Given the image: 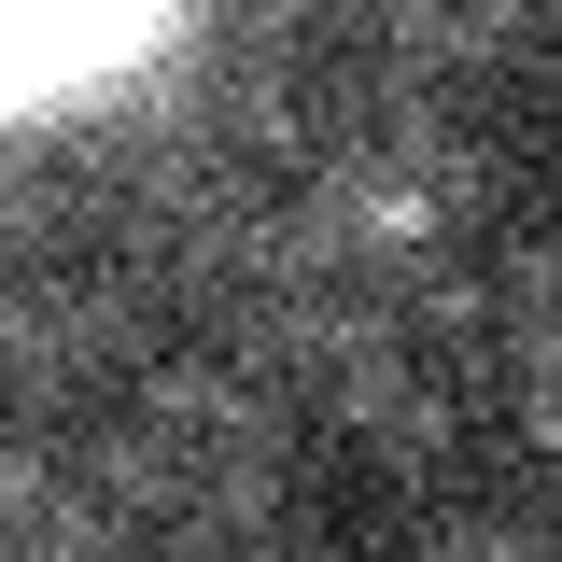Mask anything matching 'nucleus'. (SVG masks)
I'll use <instances>...</instances> for the list:
<instances>
[{
  "mask_svg": "<svg viewBox=\"0 0 562 562\" xmlns=\"http://www.w3.org/2000/svg\"><path fill=\"white\" fill-rule=\"evenodd\" d=\"M113 14H127V0H0V70H29V57H85Z\"/></svg>",
  "mask_w": 562,
  "mask_h": 562,
  "instance_id": "nucleus-1",
  "label": "nucleus"
}]
</instances>
